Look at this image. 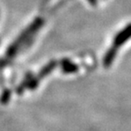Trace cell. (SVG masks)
Segmentation results:
<instances>
[{
	"label": "cell",
	"mask_w": 131,
	"mask_h": 131,
	"mask_svg": "<svg viewBox=\"0 0 131 131\" xmlns=\"http://www.w3.org/2000/svg\"><path fill=\"white\" fill-rule=\"evenodd\" d=\"M42 25H43V21L41 20V19H39V18L36 19V20L30 25V27H27V28L22 33V35L19 36L18 38L16 39L14 43H13V45L9 47L8 52H7L8 56L11 57V56L15 55V54L17 52V50L19 49V47H20L29 37H31V36L34 35V33L38 30Z\"/></svg>",
	"instance_id": "cell-1"
},
{
	"label": "cell",
	"mask_w": 131,
	"mask_h": 131,
	"mask_svg": "<svg viewBox=\"0 0 131 131\" xmlns=\"http://www.w3.org/2000/svg\"><path fill=\"white\" fill-rule=\"evenodd\" d=\"M131 37V25H128L126 28H124L122 31L117 34L113 41V46L115 49H118L126 41H127Z\"/></svg>",
	"instance_id": "cell-2"
},
{
	"label": "cell",
	"mask_w": 131,
	"mask_h": 131,
	"mask_svg": "<svg viewBox=\"0 0 131 131\" xmlns=\"http://www.w3.org/2000/svg\"><path fill=\"white\" fill-rule=\"evenodd\" d=\"M56 66H57V63H56L55 61L51 62V63H49L47 66H46L45 68H44V69L40 72L38 78H36V79H34V80H32V81L30 82V84L28 85L29 88H34V86H36V85H37V83H38L39 79H40V78H44V77H46L47 74L50 73V72H51L52 70L56 68Z\"/></svg>",
	"instance_id": "cell-3"
},
{
	"label": "cell",
	"mask_w": 131,
	"mask_h": 131,
	"mask_svg": "<svg viewBox=\"0 0 131 131\" xmlns=\"http://www.w3.org/2000/svg\"><path fill=\"white\" fill-rule=\"evenodd\" d=\"M117 53V49H115L114 47H111L108 51L106 52V54L105 55L104 60H103V64H104V66L106 67V68L110 67L111 64H112L113 61H114Z\"/></svg>",
	"instance_id": "cell-4"
},
{
	"label": "cell",
	"mask_w": 131,
	"mask_h": 131,
	"mask_svg": "<svg viewBox=\"0 0 131 131\" xmlns=\"http://www.w3.org/2000/svg\"><path fill=\"white\" fill-rule=\"evenodd\" d=\"M61 67L63 71L66 72V73H74V72L78 71V66L73 64L72 62H70L69 60L66 59L61 62Z\"/></svg>",
	"instance_id": "cell-5"
},
{
	"label": "cell",
	"mask_w": 131,
	"mask_h": 131,
	"mask_svg": "<svg viewBox=\"0 0 131 131\" xmlns=\"http://www.w3.org/2000/svg\"><path fill=\"white\" fill-rule=\"evenodd\" d=\"M88 2H89L91 5H93V6H94V5L96 4V0H88Z\"/></svg>",
	"instance_id": "cell-6"
}]
</instances>
